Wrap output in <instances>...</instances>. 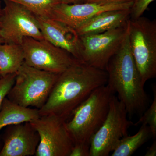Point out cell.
<instances>
[{"instance_id": "obj_2", "label": "cell", "mask_w": 156, "mask_h": 156, "mask_svg": "<svg viewBox=\"0 0 156 156\" xmlns=\"http://www.w3.org/2000/svg\"><path fill=\"white\" fill-rule=\"evenodd\" d=\"M105 70L108 85L125 107L128 115H142L146 110L148 98L144 84L131 54L127 33L119 50L109 61Z\"/></svg>"}, {"instance_id": "obj_8", "label": "cell", "mask_w": 156, "mask_h": 156, "mask_svg": "<svg viewBox=\"0 0 156 156\" xmlns=\"http://www.w3.org/2000/svg\"><path fill=\"white\" fill-rule=\"evenodd\" d=\"M128 23L126 25L101 33L80 36L81 60L105 70L111 58L122 47L127 34Z\"/></svg>"}, {"instance_id": "obj_25", "label": "cell", "mask_w": 156, "mask_h": 156, "mask_svg": "<svg viewBox=\"0 0 156 156\" xmlns=\"http://www.w3.org/2000/svg\"><path fill=\"white\" fill-rule=\"evenodd\" d=\"M63 3L66 4H80L84 2V0H62Z\"/></svg>"}, {"instance_id": "obj_27", "label": "cell", "mask_w": 156, "mask_h": 156, "mask_svg": "<svg viewBox=\"0 0 156 156\" xmlns=\"http://www.w3.org/2000/svg\"><path fill=\"white\" fill-rule=\"evenodd\" d=\"M2 5H1V2H0V17H1V15H2Z\"/></svg>"}, {"instance_id": "obj_21", "label": "cell", "mask_w": 156, "mask_h": 156, "mask_svg": "<svg viewBox=\"0 0 156 156\" xmlns=\"http://www.w3.org/2000/svg\"><path fill=\"white\" fill-rule=\"evenodd\" d=\"M155 0H134L131 9L130 17L136 20L141 17L151 3Z\"/></svg>"}, {"instance_id": "obj_6", "label": "cell", "mask_w": 156, "mask_h": 156, "mask_svg": "<svg viewBox=\"0 0 156 156\" xmlns=\"http://www.w3.org/2000/svg\"><path fill=\"white\" fill-rule=\"evenodd\" d=\"M127 115L124 104L114 95L106 119L91 140L90 156H108L113 151L120 140L128 135V128L134 125Z\"/></svg>"}, {"instance_id": "obj_28", "label": "cell", "mask_w": 156, "mask_h": 156, "mask_svg": "<svg viewBox=\"0 0 156 156\" xmlns=\"http://www.w3.org/2000/svg\"><path fill=\"white\" fill-rule=\"evenodd\" d=\"M2 43H4V41H3L2 39L0 37V44H2Z\"/></svg>"}, {"instance_id": "obj_18", "label": "cell", "mask_w": 156, "mask_h": 156, "mask_svg": "<svg viewBox=\"0 0 156 156\" xmlns=\"http://www.w3.org/2000/svg\"><path fill=\"white\" fill-rule=\"evenodd\" d=\"M19 4L36 16L49 17L56 5L63 3L62 0H7Z\"/></svg>"}, {"instance_id": "obj_29", "label": "cell", "mask_w": 156, "mask_h": 156, "mask_svg": "<svg viewBox=\"0 0 156 156\" xmlns=\"http://www.w3.org/2000/svg\"><path fill=\"white\" fill-rule=\"evenodd\" d=\"M1 77V74H0V78Z\"/></svg>"}, {"instance_id": "obj_20", "label": "cell", "mask_w": 156, "mask_h": 156, "mask_svg": "<svg viewBox=\"0 0 156 156\" xmlns=\"http://www.w3.org/2000/svg\"><path fill=\"white\" fill-rule=\"evenodd\" d=\"M16 73L9 74L0 78V108L3 101L14 85Z\"/></svg>"}, {"instance_id": "obj_17", "label": "cell", "mask_w": 156, "mask_h": 156, "mask_svg": "<svg viewBox=\"0 0 156 156\" xmlns=\"http://www.w3.org/2000/svg\"><path fill=\"white\" fill-rule=\"evenodd\" d=\"M151 136L150 128L145 125H141L138 132L132 136H124L120 140L112 156H130L140 147Z\"/></svg>"}, {"instance_id": "obj_22", "label": "cell", "mask_w": 156, "mask_h": 156, "mask_svg": "<svg viewBox=\"0 0 156 156\" xmlns=\"http://www.w3.org/2000/svg\"><path fill=\"white\" fill-rule=\"evenodd\" d=\"M90 144L85 143L74 144L69 156H90Z\"/></svg>"}, {"instance_id": "obj_19", "label": "cell", "mask_w": 156, "mask_h": 156, "mask_svg": "<svg viewBox=\"0 0 156 156\" xmlns=\"http://www.w3.org/2000/svg\"><path fill=\"white\" fill-rule=\"evenodd\" d=\"M154 99L149 107L144 112L139 121L135 125H145L148 126L150 130L151 136L154 137L156 136V91L154 88Z\"/></svg>"}, {"instance_id": "obj_3", "label": "cell", "mask_w": 156, "mask_h": 156, "mask_svg": "<svg viewBox=\"0 0 156 156\" xmlns=\"http://www.w3.org/2000/svg\"><path fill=\"white\" fill-rule=\"evenodd\" d=\"M115 94L107 84L97 88L66 121L74 144H90L92 137L106 119Z\"/></svg>"}, {"instance_id": "obj_26", "label": "cell", "mask_w": 156, "mask_h": 156, "mask_svg": "<svg viewBox=\"0 0 156 156\" xmlns=\"http://www.w3.org/2000/svg\"><path fill=\"white\" fill-rule=\"evenodd\" d=\"M3 144H3L2 137V136H0V152L2 149Z\"/></svg>"}, {"instance_id": "obj_23", "label": "cell", "mask_w": 156, "mask_h": 156, "mask_svg": "<svg viewBox=\"0 0 156 156\" xmlns=\"http://www.w3.org/2000/svg\"><path fill=\"white\" fill-rule=\"evenodd\" d=\"M134 0H84V3H95L100 5H109L132 2Z\"/></svg>"}, {"instance_id": "obj_12", "label": "cell", "mask_w": 156, "mask_h": 156, "mask_svg": "<svg viewBox=\"0 0 156 156\" xmlns=\"http://www.w3.org/2000/svg\"><path fill=\"white\" fill-rule=\"evenodd\" d=\"M0 156H35L40 137L30 122L6 127Z\"/></svg>"}, {"instance_id": "obj_16", "label": "cell", "mask_w": 156, "mask_h": 156, "mask_svg": "<svg viewBox=\"0 0 156 156\" xmlns=\"http://www.w3.org/2000/svg\"><path fill=\"white\" fill-rule=\"evenodd\" d=\"M24 61L21 45L9 43L0 44V74L1 77L16 73Z\"/></svg>"}, {"instance_id": "obj_13", "label": "cell", "mask_w": 156, "mask_h": 156, "mask_svg": "<svg viewBox=\"0 0 156 156\" xmlns=\"http://www.w3.org/2000/svg\"><path fill=\"white\" fill-rule=\"evenodd\" d=\"M36 16L44 39L81 60L80 40L76 30L50 17Z\"/></svg>"}, {"instance_id": "obj_10", "label": "cell", "mask_w": 156, "mask_h": 156, "mask_svg": "<svg viewBox=\"0 0 156 156\" xmlns=\"http://www.w3.org/2000/svg\"><path fill=\"white\" fill-rule=\"evenodd\" d=\"M21 45L26 64L48 72H63L71 65L75 58L67 51L45 39L25 37Z\"/></svg>"}, {"instance_id": "obj_7", "label": "cell", "mask_w": 156, "mask_h": 156, "mask_svg": "<svg viewBox=\"0 0 156 156\" xmlns=\"http://www.w3.org/2000/svg\"><path fill=\"white\" fill-rule=\"evenodd\" d=\"M3 1L5 5L0 17V37L4 43L21 45L25 37L44 39L35 15L19 4Z\"/></svg>"}, {"instance_id": "obj_11", "label": "cell", "mask_w": 156, "mask_h": 156, "mask_svg": "<svg viewBox=\"0 0 156 156\" xmlns=\"http://www.w3.org/2000/svg\"><path fill=\"white\" fill-rule=\"evenodd\" d=\"M133 3V1L109 5L90 3L75 4L61 3L54 7L49 17L76 30L97 14L112 10L130 9Z\"/></svg>"}, {"instance_id": "obj_14", "label": "cell", "mask_w": 156, "mask_h": 156, "mask_svg": "<svg viewBox=\"0 0 156 156\" xmlns=\"http://www.w3.org/2000/svg\"><path fill=\"white\" fill-rule=\"evenodd\" d=\"M131 9L112 10L95 15L76 30L79 36L101 33L127 24Z\"/></svg>"}, {"instance_id": "obj_1", "label": "cell", "mask_w": 156, "mask_h": 156, "mask_svg": "<svg viewBox=\"0 0 156 156\" xmlns=\"http://www.w3.org/2000/svg\"><path fill=\"white\" fill-rule=\"evenodd\" d=\"M105 70L75 58L59 74L48 100L39 109L40 116L53 115L66 121L94 90L107 83Z\"/></svg>"}, {"instance_id": "obj_24", "label": "cell", "mask_w": 156, "mask_h": 156, "mask_svg": "<svg viewBox=\"0 0 156 156\" xmlns=\"http://www.w3.org/2000/svg\"><path fill=\"white\" fill-rule=\"evenodd\" d=\"M145 156H156V141H154L152 145L148 149L146 153Z\"/></svg>"}, {"instance_id": "obj_5", "label": "cell", "mask_w": 156, "mask_h": 156, "mask_svg": "<svg viewBox=\"0 0 156 156\" xmlns=\"http://www.w3.org/2000/svg\"><path fill=\"white\" fill-rule=\"evenodd\" d=\"M128 34L131 54L143 83L156 76V22L146 17L129 19Z\"/></svg>"}, {"instance_id": "obj_15", "label": "cell", "mask_w": 156, "mask_h": 156, "mask_svg": "<svg viewBox=\"0 0 156 156\" xmlns=\"http://www.w3.org/2000/svg\"><path fill=\"white\" fill-rule=\"evenodd\" d=\"M40 116L38 109L20 106L6 97L0 108V131L11 125L26 122H30Z\"/></svg>"}, {"instance_id": "obj_4", "label": "cell", "mask_w": 156, "mask_h": 156, "mask_svg": "<svg viewBox=\"0 0 156 156\" xmlns=\"http://www.w3.org/2000/svg\"><path fill=\"white\" fill-rule=\"evenodd\" d=\"M59 74L38 69L23 62L7 98L20 106L40 109L48 100Z\"/></svg>"}, {"instance_id": "obj_9", "label": "cell", "mask_w": 156, "mask_h": 156, "mask_svg": "<svg viewBox=\"0 0 156 156\" xmlns=\"http://www.w3.org/2000/svg\"><path fill=\"white\" fill-rule=\"evenodd\" d=\"M40 137L35 156H69L74 143L66 121L53 115L41 116L30 122Z\"/></svg>"}]
</instances>
